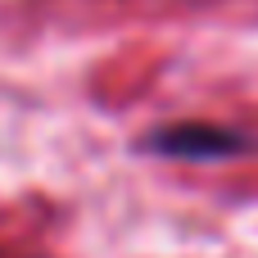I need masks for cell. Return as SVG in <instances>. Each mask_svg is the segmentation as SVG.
Wrapping results in <instances>:
<instances>
[{
    "instance_id": "cell-1",
    "label": "cell",
    "mask_w": 258,
    "mask_h": 258,
    "mask_svg": "<svg viewBox=\"0 0 258 258\" xmlns=\"http://www.w3.org/2000/svg\"><path fill=\"white\" fill-rule=\"evenodd\" d=\"M258 141L236 127H213V122H163L141 136V150L159 159H181V163H218V159H240Z\"/></svg>"
}]
</instances>
